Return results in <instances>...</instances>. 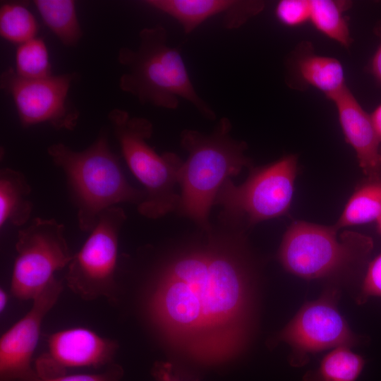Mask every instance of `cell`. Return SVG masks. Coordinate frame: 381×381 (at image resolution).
Masks as SVG:
<instances>
[{
  "instance_id": "obj_6",
  "label": "cell",
  "mask_w": 381,
  "mask_h": 381,
  "mask_svg": "<svg viewBox=\"0 0 381 381\" xmlns=\"http://www.w3.org/2000/svg\"><path fill=\"white\" fill-rule=\"evenodd\" d=\"M122 155L130 170L144 187L145 198L138 205L143 216L157 219L177 209L176 191L183 161L175 153L159 155L148 144L153 133L150 121L131 116L115 108L108 114Z\"/></svg>"
},
{
  "instance_id": "obj_7",
  "label": "cell",
  "mask_w": 381,
  "mask_h": 381,
  "mask_svg": "<svg viewBox=\"0 0 381 381\" xmlns=\"http://www.w3.org/2000/svg\"><path fill=\"white\" fill-rule=\"evenodd\" d=\"M298 172V157L291 154L262 167H251L247 179L235 185L227 179L215 205L231 218H244L248 226L286 214L291 207Z\"/></svg>"
},
{
  "instance_id": "obj_20",
  "label": "cell",
  "mask_w": 381,
  "mask_h": 381,
  "mask_svg": "<svg viewBox=\"0 0 381 381\" xmlns=\"http://www.w3.org/2000/svg\"><path fill=\"white\" fill-rule=\"evenodd\" d=\"M381 214V179H368L355 190L335 226L339 230L376 221Z\"/></svg>"
},
{
  "instance_id": "obj_8",
  "label": "cell",
  "mask_w": 381,
  "mask_h": 381,
  "mask_svg": "<svg viewBox=\"0 0 381 381\" xmlns=\"http://www.w3.org/2000/svg\"><path fill=\"white\" fill-rule=\"evenodd\" d=\"M64 225L54 218L36 217L18 231L11 291L20 300H33L68 266L73 255Z\"/></svg>"
},
{
  "instance_id": "obj_21",
  "label": "cell",
  "mask_w": 381,
  "mask_h": 381,
  "mask_svg": "<svg viewBox=\"0 0 381 381\" xmlns=\"http://www.w3.org/2000/svg\"><path fill=\"white\" fill-rule=\"evenodd\" d=\"M365 363L364 358L351 348L337 347L326 354L316 368L306 372L302 381H356Z\"/></svg>"
},
{
  "instance_id": "obj_28",
  "label": "cell",
  "mask_w": 381,
  "mask_h": 381,
  "mask_svg": "<svg viewBox=\"0 0 381 381\" xmlns=\"http://www.w3.org/2000/svg\"><path fill=\"white\" fill-rule=\"evenodd\" d=\"M377 32L381 39V26H378ZM370 71L375 79L381 83V41L371 60Z\"/></svg>"
},
{
  "instance_id": "obj_29",
  "label": "cell",
  "mask_w": 381,
  "mask_h": 381,
  "mask_svg": "<svg viewBox=\"0 0 381 381\" xmlns=\"http://www.w3.org/2000/svg\"><path fill=\"white\" fill-rule=\"evenodd\" d=\"M372 122L380 143L381 154V104H379L370 114Z\"/></svg>"
},
{
  "instance_id": "obj_18",
  "label": "cell",
  "mask_w": 381,
  "mask_h": 381,
  "mask_svg": "<svg viewBox=\"0 0 381 381\" xmlns=\"http://www.w3.org/2000/svg\"><path fill=\"white\" fill-rule=\"evenodd\" d=\"M46 26L65 46L75 47L83 36L73 0H35L33 1Z\"/></svg>"
},
{
  "instance_id": "obj_16",
  "label": "cell",
  "mask_w": 381,
  "mask_h": 381,
  "mask_svg": "<svg viewBox=\"0 0 381 381\" xmlns=\"http://www.w3.org/2000/svg\"><path fill=\"white\" fill-rule=\"evenodd\" d=\"M288 69L293 85L298 83V87H315L330 100L347 86L341 62L335 58L316 54L309 42H302L295 48L289 60Z\"/></svg>"
},
{
  "instance_id": "obj_19",
  "label": "cell",
  "mask_w": 381,
  "mask_h": 381,
  "mask_svg": "<svg viewBox=\"0 0 381 381\" xmlns=\"http://www.w3.org/2000/svg\"><path fill=\"white\" fill-rule=\"evenodd\" d=\"M351 5L346 0H310L309 21L322 34L349 48L353 40L344 13Z\"/></svg>"
},
{
  "instance_id": "obj_30",
  "label": "cell",
  "mask_w": 381,
  "mask_h": 381,
  "mask_svg": "<svg viewBox=\"0 0 381 381\" xmlns=\"http://www.w3.org/2000/svg\"><path fill=\"white\" fill-rule=\"evenodd\" d=\"M8 301V295L6 292L1 289L0 290V311L2 312L7 303Z\"/></svg>"
},
{
  "instance_id": "obj_3",
  "label": "cell",
  "mask_w": 381,
  "mask_h": 381,
  "mask_svg": "<svg viewBox=\"0 0 381 381\" xmlns=\"http://www.w3.org/2000/svg\"><path fill=\"white\" fill-rule=\"evenodd\" d=\"M231 130V121L222 117L210 134L188 129L181 134L188 157L180 173L177 210L207 232L211 231L210 210L224 182L244 167H252L245 155L246 143L234 139Z\"/></svg>"
},
{
  "instance_id": "obj_4",
  "label": "cell",
  "mask_w": 381,
  "mask_h": 381,
  "mask_svg": "<svg viewBox=\"0 0 381 381\" xmlns=\"http://www.w3.org/2000/svg\"><path fill=\"white\" fill-rule=\"evenodd\" d=\"M47 153L64 173L77 208L79 229L90 232L100 214L119 203L140 205L145 193L127 181L119 158L105 134L82 151L62 143H53Z\"/></svg>"
},
{
  "instance_id": "obj_5",
  "label": "cell",
  "mask_w": 381,
  "mask_h": 381,
  "mask_svg": "<svg viewBox=\"0 0 381 381\" xmlns=\"http://www.w3.org/2000/svg\"><path fill=\"white\" fill-rule=\"evenodd\" d=\"M335 225L295 221L284 233L277 257L289 273L305 279L342 277L363 268L373 239L354 231L339 235Z\"/></svg>"
},
{
  "instance_id": "obj_10",
  "label": "cell",
  "mask_w": 381,
  "mask_h": 381,
  "mask_svg": "<svg viewBox=\"0 0 381 381\" xmlns=\"http://www.w3.org/2000/svg\"><path fill=\"white\" fill-rule=\"evenodd\" d=\"M126 219L118 206L102 212L88 238L68 265V287L85 300L114 298L119 237Z\"/></svg>"
},
{
  "instance_id": "obj_12",
  "label": "cell",
  "mask_w": 381,
  "mask_h": 381,
  "mask_svg": "<svg viewBox=\"0 0 381 381\" xmlns=\"http://www.w3.org/2000/svg\"><path fill=\"white\" fill-rule=\"evenodd\" d=\"M119 348L116 340L104 338L83 327L51 334L47 349L34 361L38 377L49 379L67 375L70 369L107 367Z\"/></svg>"
},
{
  "instance_id": "obj_25",
  "label": "cell",
  "mask_w": 381,
  "mask_h": 381,
  "mask_svg": "<svg viewBox=\"0 0 381 381\" xmlns=\"http://www.w3.org/2000/svg\"><path fill=\"white\" fill-rule=\"evenodd\" d=\"M371 296L381 297V253L368 265L356 303L362 305Z\"/></svg>"
},
{
  "instance_id": "obj_17",
  "label": "cell",
  "mask_w": 381,
  "mask_h": 381,
  "mask_svg": "<svg viewBox=\"0 0 381 381\" xmlns=\"http://www.w3.org/2000/svg\"><path fill=\"white\" fill-rule=\"evenodd\" d=\"M31 187L25 175L16 169L0 170V228L7 223L21 226L30 219L33 204Z\"/></svg>"
},
{
  "instance_id": "obj_26",
  "label": "cell",
  "mask_w": 381,
  "mask_h": 381,
  "mask_svg": "<svg viewBox=\"0 0 381 381\" xmlns=\"http://www.w3.org/2000/svg\"><path fill=\"white\" fill-rule=\"evenodd\" d=\"M123 377V368L112 363L99 373L66 375L57 377L42 379L36 377L24 381H122Z\"/></svg>"
},
{
  "instance_id": "obj_1",
  "label": "cell",
  "mask_w": 381,
  "mask_h": 381,
  "mask_svg": "<svg viewBox=\"0 0 381 381\" xmlns=\"http://www.w3.org/2000/svg\"><path fill=\"white\" fill-rule=\"evenodd\" d=\"M170 257L149 297L151 320L164 339L202 365L231 360L248 343L253 274L240 234H212Z\"/></svg>"
},
{
  "instance_id": "obj_13",
  "label": "cell",
  "mask_w": 381,
  "mask_h": 381,
  "mask_svg": "<svg viewBox=\"0 0 381 381\" xmlns=\"http://www.w3.org/2000/svg\"><path fill=\"white\" fill-rule=\"evenodd\" d=\"M62 291V282L54 279L32 300L30 310L2 334L0 381H24L37 377L32 361L42 320Z\"/></svg>"
},
{
  "instance_id": "obj_15",
  "label": "cell",
  "mask_w": 381,
  "mask_h": 381,
  "mask_svg": "<svg viewBox=\"0 0 381 381\" xmlns=\"http://www.w3.org/2000/svg\"><path fill=\"white\" fill-rule=\"evenodd\" d=\"M331 100L335 104L345 140L354 150L363 172L367 179H381L380 143L370 114L347 86Z\"/></svg>"
},
{
  "instance_id": "obj_23",
  "label": "cell",
  "mask_w": 381,
  "mask_h": 381,
  "mask_svg": "<svg viewBox=\"0 0 381 381\" xmlns=\"http://www.w3.org/2000/svg\"><path fill=\"white\" fill-rule=\"evenodd\" d=\"M15 64L16 73L24 78L38 79L52 75L49 52L40 38L20 44L16 52Z\"/></svg>"
},
{
  "instance_id": "obj_11",
  "label": "cell",
  "mask_w": 381,
  "mask_h": 381,
  "mask_svg": "<svg viewBox=\"0 0 381 381\" xmlns=\"http://www.w3.org/2000/svg\"><path fill=\"white\" fill-rule=\"evenodd\" d=\"M75 78L66 73L28 79L10 68L1 74L0 83L12 97L23 127L48 123L56 130L73 131L79 112L68 97Z\"/></svg>"
},
{
  "instance_id": "obj_22",
  "label": "cell",
  "mask_w": 381,
  "mask_h": 381,
  "mask_svg": "<svg viewBox=\"0 0 381 381\" xmlns=\"http://www.w3.org/2000/svg\"><path fill=\"white\" fill-rule=\"evenodd\" d=\"M39 25L25 4L8 2L0 8L1 36L12 43L22 44L36 37Z\"/></svg>"
},
{
  "instance_id": "obj_9",
  "label": "cell",
  "mask_w": 381,
  "mask_h": 381,
  "mask_svg": "<svg viewBox=\"0 0 381 381\" xmlns=\"http://www.w3.org/2000/svg\"><path fill=\"white\" fill-rule=\"evenodd\" d=\"M339 294L334 286L326 289L318 298L303 305L272 339V345L284 342L290 346L289 362L292 367L305 365L315 353L341 346L351 348L360 342V337L338 309Z\"/></svg>"
},
{
  "instance_id": "obj_27",
  "label": "cell",
  "mask_w": 381,
  "mask_h": 381,
  "mask_svg": "<svg viewBox=\"0 0 381 381\" xmlns=\"http://www.w3.org/2000/svg\"><path fill=\"white\" fill-rule=\"evenodd\" d=\"M151 375L156 381H183L173 365L167 361H156L151 368Z\"/></svg>"
},
{
  "instance_id": "obj_14",
  "label": "cell",
  "mask_w": 381,
  "mask_h": 381,
  "mask_svg": "<svg viewBox=\"0 0 381 381\" xmlns=\"http://www.w3.org/2000/svg\"><path fill=\"white\" fill-rule=\"evenodd\" d=\"M144 3L176 20L186 35L221 13L224 14V28H238L265 6L259 0H147Z\"/></svg>"
},
{
  "instance_id": "obj_2",
  "label": "cell",
  "mask_w": 381,
  "mask_h": 381,
  "mask_svg": "<svg viewBox=\"0 0 381 381\" xmlns=\"http://www.w3.org/2000/svg\"><path fill=\"white\" fill-rule=\"evenodd\" d=\"M117 60L126 69L119 78L120 89L141 104L175 110L183 99L206 119H216L195 90L181 52L169 44L163 26L142 29L138 47H121Z\"/></svg>"
},
{
  "instance_id": "obj_31",
  "label": "cell",
  "mask_w": 381,
  "mask_h": 381,
  "mask_svg": "<svg viewBox=\"0 0 381 381\" xmlns=\"http://www.w3.org/2000/svg\"><path fill=\"white\" fill-rule=\"evenodd\" d=\"M376 222H377V231H378L379 234L381 235V214H380V216L377 218V219L376 220Z\"/></svg>"
},
{
  "instance_id": "obj_24",
  "label": "cell",
  "mask_w": 381,
  "mask_h": 381,
  "mask_svg": "<svg viewBox=\"0 0 381 381\" xmlns=\"http://www.w3.org/2000/svg\"><path fill=\"white\" fill-rule=\"evenodd\" d=\"M274 13L282 25L300 26L310 20V0H281L277 4Z\"/></svg>"
}]
</instances>
